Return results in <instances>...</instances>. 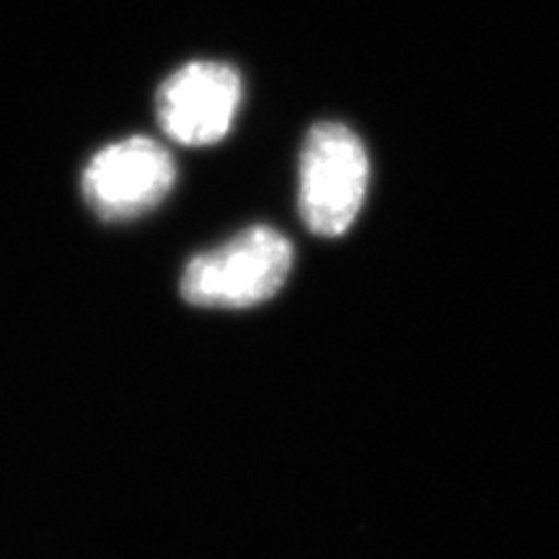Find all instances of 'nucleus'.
Returning a JSON list of instances; mask_svg holds the SVG:
<instances>
[{"instance_id":"obj_1","label":"nucleus","mask_w":559,"mask_h":559,"mask_svg":"<svg viewBox=\"0 0 559 559\" xmlns=\"http://www.w3.org/2000/svg\"><path fill=\"white\" fill-rule=\"evenodd\" d=\"M293 267V247L275 228L257 226L187 264L181 296L207 309H249L283 288Z\"/></svg>"},{"instance_id":"obj_2","label":"nucleus","mask_w":559,"mask_h":559,"mask_svg":"<svg viewBox=\"0 0 559 559\" xmlns=\"http://www.w3.org/2000/svg\"><path fill=\"white\" fill-rule=\"evenodd\" d=\"M368 190L360 138L340 122H321L300 153V218L319 236H340L358 218Z\"/></svg>"},{"instance_id":"obj_3","label":"nucleus","mask_w":559,"mask_h":559,"mask_svg":"<svg viewBox=\"0 0 559 559\" xmlns=\"http://www.w3.org/2000/svg\"><path fill=\"white\" fill-rule=\"evenodd\" d=\"M177 179L171 153L151 138L111 143L88 160L83 198L104 221H130L148 213Z\"/></svg>"},{"instance_id":"obj_4","label":"nucleus","mask_w":559,"mask_h":559,"mask_svg":"<svg viewBox=\"0 0 559 559\" xmlns=\"http://www.w3.org/2000/svg\"><path fill=\"white\" fill-rule=\"evenodd\" d=\"M241 104V79L226 62H190L164 81L156 115L181 145H210L228 135Z\"/></svg>"}]
</instances>
